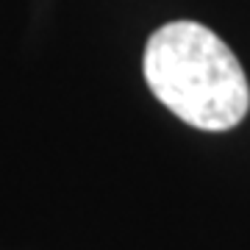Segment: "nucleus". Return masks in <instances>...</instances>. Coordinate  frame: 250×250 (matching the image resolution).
Instances as JSON below:
<instances>
[{
	"mask_svg": "<svg viewBox=\"0 0 250 250\" xmlns=\"http://www.w3.org/2000/svg\"><path fill=\"white\" fill-rule=\"evenodd\" d=\"M142 70L147 89L200 131H231L250 108V86L233 50L211 28L175 20L153 31Z\"/></svg>",
	"mask_w": 250,
	"mask_h": 250,
	"instance_id": "obj_1",
	"label": "nucleus"
}]
</instances>
